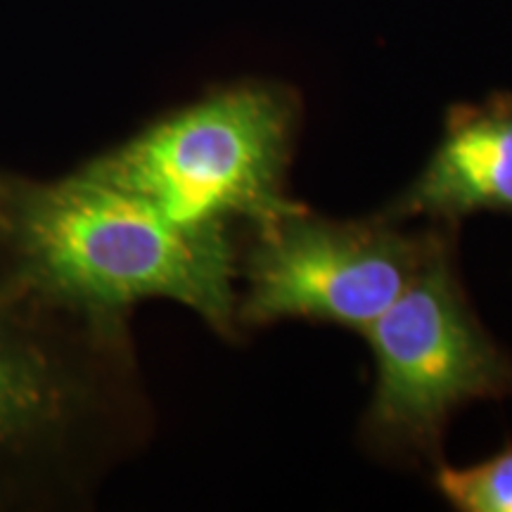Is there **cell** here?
<instances>
[{
  "instance_id": "1",
  "label": "cell",
  "mask_w": 512,
  "mask_h": 512,
  "mask_svg": "<svg viewBox=\"0 0 512 512\" xmlns=\"http://www.w3.org/2000/svg\"><path fill=\"white\" fill-rule=\"evenodd\" d=\"M0 242L50 302L100 323L145 299L195 311L235 337L240 238L188 226L83 171L55 183L0 176Z\"/></svg>"
},
{
  "instance_id": "2",
  "label": "cell",
  "mask_w": 512,
  "mask_h": 512,
  "mask_svg": "<svg viewBox=\"0 0 512 512\" xmlns=\"http://www.w3.org/2000/svg\"><path fill=\"white\" fill-rule=\"evenodd\" d=\"M299 102L283 86L245 81L207 95L83 166L171 219L249 230L297 209L287 174Z\"/></svg>"
},
{
  "instance_id": "3",
  "label": "cell",
  "mask_w": 512,
  "mask_h": 512,
  "mask_svg": "<svg viewBox=\"0 0 512 512\" xmlns=\"http://www.w3.org/2000/svg\"><path fill=\"white\" fill-rule=\"evenodd\" d=\"M456 235L441 240L411 287L363 332L375 358L363 444L394 463L437 467L460 408L512 396V351L472 309L458 275Z\"/></svg>"
},
{
  "instance_id": "4",
  "label": "cell",
  "mask_w": 512,
  "mask_h": 512,
  "mask_svg": "<svg viewBox=\"0 0 512 512\" xmlns=\"http://www.w3.org/2000/svg\"><path fill=\"white\" fill-rule=\"evenodd\" d=\"M451 223L328 219L299 204L266 226L242 230L238 325L309 320L366 332L422 273Z\"/></svg>"
},
{
  "instance_id": "5",
  "label": "cell",
  "mask_w": 512,
  "mask_h": 512,
  "mask_svg": "<svg viewBox=\"0 0 512 512\" xmlns=\"http://www.w3.org/2000/svg\"><path fill=\"white\" fill-rule=\"evenodd\" d=\"M484 211L512 216V95L505 93L453 107L427 164L377 216L458 226Z\"/></svg>"
},
{
  "instance_id": "6",
  "label": "cell",
  "mask_w": 512,
  "mask_h": 512,
  "mask_svg": "<svg viewBox=\"0 0 512 512\" xmlns=\"http://www.w3.org/2000/svg\"><path fill=\"white\" fill-rule=\"evenodd\" d=\"M38 297L27 278L0 292V460L55 441L88 411L81 368L27 316Z\"/></svg>"
},
{
  "instance_id": "7",
  "label": "cell",
  "mask_w": 512,
  "mask_h": 512,
  "mask_svg": "<svg viewBox=\"0 0 512 512\" xmlns=\"http://www.w3.org/2000/svg\"><path fill=\"white\" fill-rule=\"evenodd\" d=\"M434 484L441 498L460 512H512V446L467 467L439 463Z\"/></svg>"
}]
</instances>
